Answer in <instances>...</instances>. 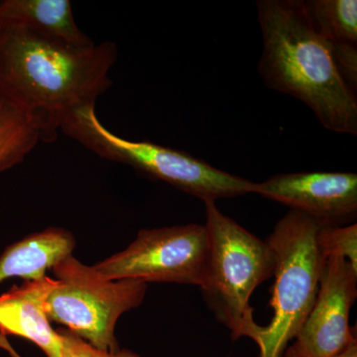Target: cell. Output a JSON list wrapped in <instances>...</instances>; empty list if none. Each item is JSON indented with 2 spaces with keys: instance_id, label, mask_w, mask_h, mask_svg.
Wrapping results in <instances>:
<instances>
[{
  "instance_id": "obj_4",
  "label": "cell",
  "mask_w": 357,
  "mask_h": 357,
  "mask_svg": "<svg viewBox=\"0 0 357 357\" xmlns=\"http://www.w3.org/2000/svg\"><path fill=\"white\" fill-rule=\"evenodd\" d=\"M321 227L314 218L290 210L266 239L274 260L273 317L256 340L259 357L283 356L314 306L326 260L317 241Z\"/></svg>"
},
{
  "instance_id": "obj_9",
  "label": "cell",
  "mask_w": 357,
  "mask_h": 357,
  "mask_svg": "<svg viewBox=\"0 0 357 357\" xmlns=\"http://www.w3.org/2000/svg\"><path fill=\"white\" fill-rule=\"evenodd\" d=\"M253 194L305 213L324 227H342L357 215V175L347 172L281 174L255 183Z\"/></svg>"
},
{
  "instance_id": "obj_15",
  "label": "cell",
  "mask_w": 357,
  "mask_h": 357,
  "mask_svg": "<svg viewBox=\"0 0 357 357\" xmlns=\"http://www.w3.org/2000/svg\"><path fill=\"white\" fill-rule=\"evenodd\" d=\"M317 241L324 257L340 256L357 270V225L321 227Z\"/></svg>"
},
{
  "instance_id": "obj_13",
  "label": "cell",
  "mask_w": 357,
  "mask_h": 357,
  "mask_svg": "<svg viewBox=\"0 0 357 357\" xmlns=\"http://www.w3.org/2000/svg\"><path fill=\"white\" fill-rule=\"evenodd\" d=\"M304 3L314 27L330 45L338 72L356 91V0H307Z\"/></svg>"
},
{
  "instance_id": "obj_16",
  "label": "cell",
  "mask_w": 357,
  "mask_h": 357,
  "mask_svg": "<svg viewBox=\"0 0 357 357\" xmlns=\"http://www.w3.org/2000/svg\"><path fill=\"white\" fill-rule=\"evenodd\" d=\"M58 332L62 340V357H141L130 349L121 347L115 351L98 349L66 328Z\"/></svg>"
},
{
  "instance_id": "obj_14",
  "label": "cell",
  "mask_w": 357,
  "mask_h": 357,
  "mask_svg": "<svg viewBox=\"0 0 357 357\" xmlns=\"http://www.w3.org/2000/svg\"><path fill=\"white\" fill-rule=\"evenodd\" d=\"M41 140L34 122L0 100V173L20 165Z\"/></svg>"
},
{
  "instance_id": "obj_6",
  "label": "cell",
  "mask_w": 357,
  "mask_h": 357,
  "mask_svg": "<svg viewBox=\"0 0 357 357\" xmlns=\"http://www.w3.org/2000/svg\"><path fill=\"white\" fill-rule=\"evenodd\" d=\"M50 287L44 299L49 321L105 351L119 349L115 328L122 314L142 304L147 283L107 280L93 266L70 255L52 269Z\"/></svg>"
},
{
  "instance_id": "obj_5",
  "label": "cell",
  "mask_w": 357,
  "mask_h": 357,
  "mask_svg": "<svg viewBox=\"0 0 357 357\" xmlns=\"http://www.w3.org/2000/svg\"><path fill=\"white\" fill-rule=\"evenodd\" d=\"M62 132L103 159L131 167L204 203L245 196L255 190V183L215 168L185 152L116 135L100 121L96 109L79 112Z\"/></svg>"
},
{
  "instance_id": "obj_3",
  "label": "cell",
  "mask_w": 357,
  "mask_h": 357,
  "mask_svg": "<svg viewBox=\"0 0 357 357\" xmlns=\"http://www.w3.org/2000/svg\"><path fill=\"white\" fill-rule=\"evenodd\" d=\"M206 227L210 243L208 269L201 285L206 306L234 340L256 342L262 326L256 324L251 296L273 275L274 260L266 241L206 202Z\"/></svg>"
},
{
  "instance_id": "obj_12",
  "label": "cell",
  "mask_w": 357,
  "mask_h": 357,
  "mask_svg": "<svg viewBox=\"0 0 357 357\" xmlns=\"http://www.w3.org/2000/svg\"><path fill=\"white\" fill-rule=\"evenodd\" d=\"M20 27L51 41L86 46L69 0H0V28Z\"/></svg>"
},
{
  "instance_id": "obj_11",
  "label": "cell",
  "mask_w": 357,
  "mask_h": 357,
  "mask_svg": "<svg viewBox=\"0 0 357 357\" xmlns=\"http://www.w3.org/2000/svg\"><path fill=\"white\" fill-rule=\"evenodd\" d=\"M76 238L69 230L51 227L7 246L0 255V283L11 278L39 281L74 252Z\"/></svg>"
},
{
  "instance_id": "obj_7",
  "label": "cell",
  "mask_w": 357,
  "mask_h": 357,
  "mask_svg": "<svg viewBox=\"0 0 357 357\" xmlns=\"http://www.w3.org/2000/svg\"><path fill=\"white\" fill-rule=\"evenodd\" d=\"M210 243L206 225L143 229L128 248L93 265L107 280H140L201 287Z\"/></svg>"
},
{
  "instance_id": "obj_8",
  "label": "cell",
  "mask_w": 357,
  "mask_h": 357,
  "mask_svg": "<svg viewBox=\"0 0 357 357\" xmlns=\"http://www.w3.org/2000/svg\"><path fill=\"white\" fill-rule=\"evenodd\" d=\"M357 297V270L340 256L326 257L309 316L283 357H333L356 332L349 312Z\"/></svg>"
},
{
  "instance_id": "obj_10",
  "label": "cell",
  "mask_w": 357,
  "mask_h": 357,
  "mask_svg": "<svg viewBox=\"0 0 357 357\" xmlns=\"http://www.w3.org/2000/svg\"><path fill=\"white\" fill-rule=\"evenodd\" d=\"M52 282L46 276L0 295V331L29 340L46 357H62V340L47 317L44 299Z\"/></svg>"
},
{
  "instance_id": "obj_2",
  "label": "cell",
  "mask_w": 357,
  "mask_h": 357,
  "mask_svg": "<svg viewBox=\"0 0 357 357\" xmlns=\"http://www.w3.org/2000/svg\"><path fill=\"white\" fill-rule=\"evenodd\" d=\"M256 7L263 41L258 72L265 84L305 103L326 130L356 135V93L304 1L258 0Z\"/></svg>"
},
{
  "instance_id": "obj_1",
  "label": "cell",
  "mask_w": 357,
  "mask_h": 357,
  "mask_svg": "<svg viewBox=\"0 0 357 357\" xmlns=\"http://www.w3.org/2000/svg\"><path fill=\"white\" fill-rule=\"evenodd\" d=\"M114 42L70 46L24 28H0V100L27 115L52 142L112 86Z\"/></svg>"
},
{
  "instance_id": "obj_17",
  "label": "cell",
  "mask_w": 357,
  "mask_h": 357,
  "mask_svg": "<svg viewBox=\"0 0 357 357\" xmlns=\"http://www.w3.org/2000/svg\"><path fill=\"white\" fill-rule=\"evenodd\" d=\"M333 357H357V340L356 337L352 338L349 344L342 351L338 352Z\"/></svg>"
}]
</instances>
